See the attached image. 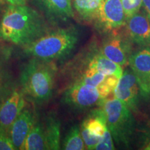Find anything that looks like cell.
<instances>
[{
	"mask_svg": "<svg viewBox=\"0 0 150 150\" xmlns=\"http://www.w3.org/2000/svg\"><path fill=\"white\" fill-rule=\"evenodd\" d=\"M49 31L44 16L27 5H8L0 21V38L22 47Z\"/></svg>",
	"mask_w": 150,
	"mask_h": 150,
	"instance_id": "obj_1",
	"label": "cell"
},
{
	"mask_svg": "<svg viewBox=\"0 0 150 150\" xmlns=\"http://www.w3.org/2000/svg\"><path fill=\"white\" fill-rule=\"evenodd\" d=\"M56 67L54 61L32 58L24 67L20 83L24 95L37 104L50 100L54 92Z\"/></svg>",
	"mask_w": 150,
	"mask_h": 150,
	"instance_id": "obj_2",
	"label": "cell"
},
{
	"mask_svg": "<svg viewBox=\"0 0 150 150\" xmlns=\"http://www.w3.org/2000/svg\"><path fill=\"white\" fill-rule=\"evenodd\" d=\"M78 41L79 33L75 28H59L50 30L34 42L23 47V50L32 58L54 61L71 53Z\"/></svg>",
	"mask_w": 150,
	"mask_h": 150,
	"instance_id": "obj_3",
	"label": "cell"
},
{
	"mask_svg": "<svg viewBox=\"0 0 150 150\" xmlns=\"http://www.w3.org/2000/svg\"><path fill=\"white\" fill-rule=\"evenodd\" d=\"M106 116V124L118 145L128 147L134 131V118L125 103L114 96L106 98L101 106Z\"/></svg>",
	"mask_w": 150,
	"mask_h": 150,
	"instance_id": "obj_4",
	"label": "cell"
},
{
	"mask_svg": "<svg viewBox=\"0 0 150 150\" xmlns=\"http://www.w3.org/2000/svg\"><path fill=\"white\" fill-rule=\"evenodd\" d=\"M107 97L99 88L77 81L72 82L63 95L65 104L79 110L102 106Z\"/></svg>",
	"mask_w": 150,
	"mask_h": 150,
	"instance_id": "obj_5",
	"label": "cell"
},
{
	"mask_svg": "<svg viewBox=\"0 0 150 150\" xmlns=\"http://www.w3.org/2000/svg\"><path fill=\"white\" fill-rule=\"evenodd\" d=\"M120 30L108 33V35L103 40L100 51L108 59L122 67L129 65V59L131 55V40L125 32Z\"/></svg>",
	"mask_w": 150,
	"mask_h": 150,
	"instance_id": "obj_6",
	"label": "cell"
},
{
	"mask_svg": "<svg viewBox=\"0 0 150 150\" xmlns=\"http://www.w3.org/2000/svg\"><path fill=\"white\" fill-rule=\"evenodd\" d=\"M127 19L121 0H104L95 24L106 33L125 27Z\"/></svg>",
	"mask_w": 150,
	"mask_h": 150,
	"instance_id": "obj_7",
	"label": "cell"
},
{
	"mask_svg": "<svg viewBox=\"0 0 150 150\" xmlns=\"http://www.w3.org/2000/svg\"><path fill=\"white\" fill-rule=\"evenodd\" d=\"M107 128L106 116L102 107L93 110L80 126L85 149H95Z\"/></svg>",
	"mask_w": 150,
	"mask_h": 150,
	"instance_id": "obj_8",
	"label": "cell"
},
{
	"mask_svg": "<svg viewBox=\"0 0 150 150\" xmlns=\"http://www.w3.org/2000/svg\"><path fill=\"white\" fill-rule=\"evenodd\" d=\"M129 65L136 76L140 92L143 96L150 95V47H144L131 54Z\"/></svg>",
	"mask_w": 150,
	"mask_h": 150,
	"instance_id": "obj_9",
	"label": "cell"
},
{
	"mask_svg": "<svg viewBox=\"0 0 150 150\" xmlns=\"http://www.w3.org/2000/svg\"><path fill=\"white\" fill-rule=\"evenodd\" d=\"M125 32L134 44L150 47V22L145 11L140 10L127 20Z\"/></svg>",
	"mask_w": 150,
	"mask_h": 150,
	"instance_id": "obj_10",
	"label": "cell"
},
{
	"mask_svg": "<svg viewBox=\"0 0 150 150\" xmlns=\"http://www.w3.org/2000/svg\"><path fill=\"white\" fill-rule=\"evenodd\" d=\"M140 88L132 71L125 70L113 91L114 96L127 105L131 111L137 108Z\"/></svg>",
	"mask_w": 150,
	"mask_h": 150,
	"instance_id": "obj_11",
	"label": "cell"
},
{
	"mask_svg": "<svg viewBox=\"0 0 150 150\" xmlns=\"http://www.w3.org/2000/svg\"><path fill=\"white\" fill-rule=\"evenodd\" d=\"M49 21L65 22L74 17L72 0H33Z\"/></svg>",
	"mask_w": 150,
	"mask_h": 150,
	"instance_id": "obj_12",
	"label": "cell"
},
{
	"mask_svg": "<svg viewBox=\"0 0 150 150\" xmlns=\"http://www.w3.org/2000/svg\"><path fill=\"white\" fill-rule=\"evenodd\" d=\"M25 106L24 95L19 89H15L0 106V128L8 130Z\"/></svg>",
	"mask_w": 150,
	"mask_h": 150,
	"instance_id": "obj_13",
	"label": "cell"
},
{
	"mask_svg": "<svg viewBox=\"0 0 150 150\" xmlns=\"http://www.w3.org/2000/svg\"><path fill=\"white\" fill-rule=\"evenodd\" d=\"M35 118L32 110L24 107L11 125L8 132L15 149H22Z\"/></svg>",
	"mask_w": 150,
	"mask_h": 150,
	"instance_id": "obj_14",
	"label": "cell"
},
{
	"mask_svg": "<svg viewBox=\"0 0 150 150\" xmlns=\"http://www.w3.org/2000/svg\"><path fill=\"white\" fill-rule=\"evenodd\" d=\"M85 67L94 69L105 75L120 78L123 74V67L106 57L102 52H95L86 60Z\"/></svg>",
	"mask_w": 150,
	"mask_h": 150,
	"instance_id": "obj_15",
	"label": "cell"
},
{
	"mask_svg": "<svg viewBox=\"0 0 150 150\" xmlns=\"http://www.w3.org/2000/svg\"><path fill=\"white\" fill-rule=\"evenodd\" d=\"M104 0H72L74 16L85 23H95Z\"/></svg>",
	"mask_w": 150,
	"mask_h": 150,
	"instance_id": "obj_16",
	"label": "cell"
},
{
	"mask_svg": "<svg viewBox=\"0 0 150 150\" xmlns=\"http://www.w3.org/2000/svg\"><path fill=\"white\" fill-rule=\"evenodd\" d=\"M44 129L47 149H60L61 124L59 120L53 115H50L42 122Z\"/></svg>",
	"mask_w": 150,
	"mask_h": 150,
	"instance_id": "obj_17",
	"label": "cell"
},
{
	"mask_svg": "<svg viewBox=\"0 0 150 150\" xmlns=\"http://www.w3.org/2000/svg\"><path fill=\"white\" fill-rule=\"evenodd\" d=\"M24 150L47 149L42 122L35 118L22 147Z\"/></svg>",
	"mask_w": 150,
	"mask_h": 150,
	"instance_id": "obj_18",
	"label": "cell"
},
{
	"mask_svg": "<svg viewBox=\"0 0 150 150\" xmlns=\"http://www.w3.org/2000/svg\"><path fill=\"white\" fill-rule=\"evenodd\" d=\"M63 149L65 150L86 149L79 126L74 125L71 127L63 140Z\"/></svg>",
	"mask_w": 150,
	"mask_h": 150,
	"instance_id": "obj_19",
	"label": "cell"
},
{
	"mask_svg": "<svg viewBox=\"0 0 150 150\" xmlns=\"http://www.w3.org/2000/svg\"><path fill=\"white\" fill-rule=\"evenodd\" d=\"M121 2L127 20L138 13L142 6V0H121Z\"/></svg>",
	"mask_w": 150,
	"mask_h": 150,
	"instance_id": "obj_20",
	"label": "cell"
},
{
	"mask_svg": "<svg viewBox=\"0 0 150 150\" xmlns=\"http://www.w3.org/2000/svg\"><path fill=\"white\" fill-rule=\"evenodd\" d=\"M115 145H114L113 138L111 135V133L109 131L108 128L106 129L104 134L101 137L100 140L95 149L97 150H113L115 149Z\"/></svg>",
	"mask_w": 150,
	"mask_h": 150,
	"instance_id": "obj_21",
	"label": "cell"
},
{
	"mask_svg": "<svg viewBox=\"0 0 150 150\" xmlns=\"http://www.w3.org/2000/svg\"><path fill=\"white\" fill-rule=\"evenodd\" d=\"M8 130L0 128V150H14Z\"/></svg>",
	"mask_w": 150,
	"mask_h": 150,
	"instance_id": "obj_22",
	"label": "cell"
},
{
	"mask_svg": "<svg viewBox=\"0 0 150 150\" xmlns=\"http://www.w3.org/2000/svg\"><path fill=\"white\" fill-rule=\"evenodd\" d=\"M7 85H8V82L6 79L5 73L0 70V106L5 100L4 97L6 96H8L10 94L6 93L8 91Z\"/></svg>",
	"mask_w": 150,
	"mask_h": 150,
	"instance_id": "obj_23",
	"label": "cell"
},
{
	"mask_svg": "<svg viewBox=\"0 0 150 150\" xmlns=\"http://www.w3.org/2000/svg\"><path fill=\"white\" fill-rule=\"evenodd\" d=\"M1 1L11 6H22L27 4V0H1Z\"/></svg>",
	"mask_w": 150,
	"mask_h": 150,
	"instance_id": "obj_24",
	"label": "cell"
},
{
	"mask_svg": "<svg viewBox=\"0 0 150 150\" xmlns=\"http://www.w3.org/2000/svg\"><path fill=\"white\" fill-rule=\"evenodd\" d=\"M142 7L150 22V0H142Z\"/></svg>",
	"mask_w": 150,
	"mask_h": 150,
	"instance_id": "obj_25",
	"label": "cell"
},
{
	"mask_svg": "<svg viewBox=\"0 0 150 150\" xmlns=\"http://www.w3.org/2000/svg\"><path fill=\"white\" fill-rule=\"evenodd\" d=\"M145 149H150V141L149 142V144H148V145H147V147L145 148Z\"/></svg>",
	"mask_w": 150,
	"mask_h": 150,
	"instance_id": "obj_26",
	"label": "cell"
},
{
	"mask_svg": "<svg viewBox=\"0 0 150 150\" xmlns=\"http://www.w3.org/2000/svg\"><path fill=\"white\" fill-rule=\"evenodd\" d=\"M1 0H0V3H1Z\"/></svg>",
	"mask_w": 150,
	"mask_h": 150,
	"instance_id": "obj_27",
	"label": "cell"
}]
</instances>
